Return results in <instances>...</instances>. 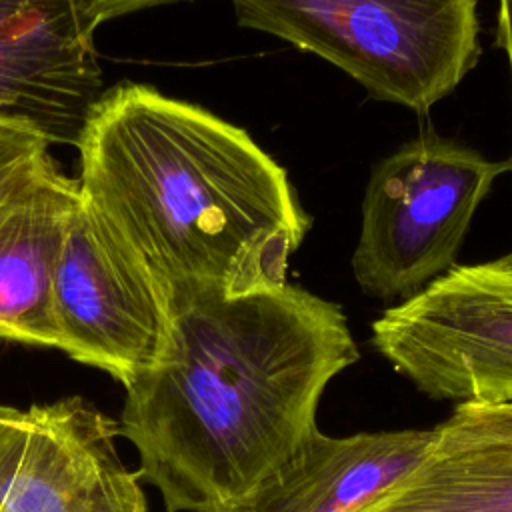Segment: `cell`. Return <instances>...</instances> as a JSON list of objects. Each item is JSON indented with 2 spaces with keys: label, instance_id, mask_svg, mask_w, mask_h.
<instances>
[{
  "label": "cell",
  "instance_id": "6da1fadb",
  "mask_svg": "<svg viewBox=\"0 0 512 512\" xmlns=\"http://www.w3.org/2000/svg\"><path fill=\"white\" fill-rule=\"evenodd\" d=\"M360 360L344 310L300 286L172 300L162 356L124 384L120 436L168 512H252Z\"/></svg>",
  "mask_w": 512,
  "mask_h": 512
},
{
  "label": "cell",
  "instance_id": "3957f363",
  "mask_svg": "<svg viewBox=\"0 0 512 512\" xmlns=\"http://www.w3.org/2000/svg\"><path fill=\"white\" fill-rule=\"evenodd\" d=\"M238 26L354 78L370 98L426 112L480 58L478 0H232Z\"/></svg>",
  "mask_w": 512,
  "mask_h": 512
},
{
  "label": "cell",
  "instance_id": "30bf717a",
  "mask_svg": "<svg viewBox=\"0 0 512 512\" xmlns=\"http://www.w3.org/2000/svg\"><path fill=\"white\" fill-rule=\"evenodd\" d=\"M420 466L362 512H512V404H462Z\"/></svg>",
  "mask_w": 512,
  "mask_h": 512
},
{
  "label": "cell",
  "instance_id": "7c38bea8",
  "mask_svg": "<svg viewBox=\"0 0 512 512\" xmlns=\"http://www.w3.org/2000/svg\"><path fill=\"white\" fill-rule=\"evenodd\" d=\"M48 142L22 126L0 122V204L52 166Z\"/></svg>",
  "mask_w": 512,
  "mask_h": 512
},
{
  "label": "cell",
  "instance_id": "7a4b0ae2",
  "mask_svg": "<svg viewBox=\"0 0 512 512\" xmlns=\"http://www.w3.org/2000/svg\"><path fill=\"white\" fill-rule=\"evenodd\" d=\"M80 198L170 300L286 284L310 216L252 136L152 86L120 82L80 142Z\"/></svg>",
  "mask_w": 512,
  "mask_h": 512
},
{
  "label": "cell",
  "instance_id": "8fae6325",
  "mask_svg": "<svg viewBox=\"0 0 512 512\" xmlns=\"http://www.w3.org/2000/svg\"><path fill=\"white\" fill-rule=\"evenodd\" d=\"M434 436V426L338 438L316 430L252 512H362L420 466Z\"/></svg>",
  "mask_w": 512,
  "mask_h": 512
},
{
  "label": "cell",
  "instance_id": "5b68a950",
  "mask_svg": "<svg viewBox=\"0 0 512 512\" xmlns=\"http://www.w3.org/2000/svg\"><path fill=\"white\" fill-rule=\"evenodd\" d=\"M370 342L432 400L512 404V254L454 264L386 308Z\"/></svg>",
  "mask_w": 512,
  "mask_h": 512
},
{
  "label": "cell",
  "instance_id": "4fadbf2b",
  "mask_svg": "<svg viewBox=\"0 0 512 512\" xmlns=\"http://www.w3.org/2000/svg\"><path fill=\"white\" fill-rule=\"evenodd\" d=\"M174 2H188V0H74V10L78 16V22L86 36L94 38V32L98 26H102L108 20L154 8Z\"/></svg>",
  "mask_w": 512,
  "mask_h": 512
},
{
  "label": "cell",
  "instance_id": "52a82bcc",
  "mask_svg": "<svg viewBox=\"0 0 512 512\" xmlns=\"http://www.w3.org/2000/svg\"><path fill=\"white\" fill-rule=\"evenodd\" d=\"M118 422L82 396L0 404V512H146Z\"/></svg>",
  "mask_w": 512,
  "mask_h": 512
},
{
  "label": "cell",
  "instance_id": "277c9868",
  "mask_svg": "<svg viewBox=\"0 0 512 512\" xmlns=\"http://www.w3.org/2000/svg\"><path fill=\"white\" fill-rule=\"evenodd\" d=\"M508 170V160L434 132L384 156L364 190L352 254L362 292L402 302L450 270L480 202Z\"/></svg>",
  "mask_w": 512,
  "mask_h": 512
},
{
  "label": "cell",
  "instance_id": "5bb4252c",
  "mask_svg": "<svg viewBox=\"0 0 512 512\" xmlns=\"http://www.w3.org/2000/svg\"><path fill=\"white\" fill-rule=\"evenodd\" d=\"M496 44L502 48L510 68L512 80V0H498V14H496ZM512 170V156L508 160Z\"/></svg>",
  "mask_w": 512,
  "mask_h": 512
},
{
  "label": "cell",
  "instance_id": "ba28073f",
  "mask_svg": "<svg viewBox=\"0 0 512 512\" xmlns=\"http://www.w3.org/2000/svg\"><path fill=\"white\" fill-rule=\"evenodd\" d=\"M102 86L74 0H0V122L78 148Z\"/></svg>",
  "mask_w": 512,
  "mask_h": 512
},
{
  "label": "cell",
  "instance_id": "9c48e42d",
  "mask_svg": "<svg viewBox=\"0 0 512 512\" xmlns=\"http://www.w3.org/2000/svg\"><path fill=\"white\" fill-rule=\"evenodd\" d=\"M80 206L78 180L56 164L0 204V338L60 348L54 274Z\"/></svg>",
  "mask_w": 512,
  "mask_h": 512
},
{
  "label": "cell",
  "instance_id": "8992f818",
  "mask_svg": "<svg viewBox=\"0 0 512 512\" xmlns=\"http://www.w3.org/2000/svg\"><path fill=\"white\" fill-rule=\"evenodd\" d=\"M52 302L60 350L122 384L152 366L168 344V290L82 198L56 266Z\"/></svg>",
  "mask_w": 512,
  "mask_h": 512
}]
</instances>
